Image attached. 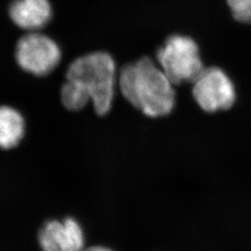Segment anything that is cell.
I'll use <instances>...</instances> for the list:
<instances>
[{"mask_svg":"<svg viewBox=\"0 0 251 251\" xmlns=\"http://www.w3.org/2000/svg\"><path fill=\"white\" fill-rule=\"evenodd\" d=\"M117 84L125 99L147 117L168 116L175 106L173 83L149 57L125 65Z\"/></svg>","mask_w":251,"mask_h":251,"instance_id":"1","label":"cell"},{"mask_svg":"<svg viewBox=\"0 0 251 251\" xmlns=\"http://www.w3.org/2000/svg\"><path fill=\"white\" fill-rule=\"evenodd\" d=\"M66 80L75 83L88 94L99 116L110 112L118 83L116 63L110 54L97 51L78 57L68 66Z\"/></svg>","mask_w":251,"mask_h":251,"instance_id":"2","label":"cell"},{"mask_svg":"<svg viewBox=\"0 0 251 251\" xmlns=\"http://www.w3.org/2000/svg\"><path fill=\"white\" fill-rule=\"evenodd\" d=\"M157 64L173 85L193 83L205 69L197 42L190 36H169L156 52Z\"/></svg>","mask_w":251,"mask_h":251,"instance_id":"3","label":"cell"},{"mask_svg":"<svg viewBox=\"0 0 251 251\" xmlns=\"http://www.w3.org/2000/svg\"><path fill=\"white\" fill-rule=\"evenodd\" d=\"M15 60L25 72L41 77L57 68L62 60V50L51 37L40 32H29L16 44Z\"/></svg>","mask_w":251,"mask_h":251,"instance_id":"4","label":"cell"},{"mask_svg":"<svg viewBox=\"0 0 251 251\" xmlns=\"http://www.w3.org/2000/svg\"><path fill=\"white\" fill-rule=\"evenodd\" d=\"M193 96L203 111L215 113L232 107L236 92L233 81L224 70L208 67L193 82Z\"/></svg>","mask_w":251,"mask_h":251,"instance_id":"5","label":"cell"},{"mask_svg":"<svg viewBox=\"0 0 251 251\" xmlns=\"http://www.w3.org/2000/svg\"><path fill=\"white\" fill-rule=\"evenodd\" d=\"M37 240L42 251H84L85 235L73 218L48 221L41 226Z\"/></svg>","mask_w":251,"mask_h":251,"instance_id":"6","label":"cell"},{"mask_svg":"<svg viewBox=\"0 0 251 251\" xmlns=\"http://www.w3.org/2000/svg\"><path fill=\"white\" fill-rule=\"evenodd\" d=\"M9 17L16 26L29 32H39L52 18L50 0H13L8 9Z\"/></svg>","mask_w":251,"mask_h":251,"instance_id":"7","label":"cell"},{"mask_svg":"<svg viewBox=\"0 0 251 251\" xmlns=\"http://www.w3.org/2000/svg\"><path fill=\"white\" fill-rule=\"evenodd\" d=\"M26 122L16 108L0 105V149L11 150L18 146L25 138Z\"/></svg>","mask_w":251,"mask_h":251,"instance_id":"8","label":"cell"},{"mask_svg":"<svg viewBox=\"0 0 251 251\" xmlns=\"http://www.w3.org/2000/svg\"><path fill=\"white\" fill-rule=\"evenodd\" d=\"M61 100L67 110L78 112L89 104L90 99L78 85L66 80L61 89Z\"/></svg>","mask_w":251,"mask_h":251,"instance_id":"9","label":"cell"},{"mask_svg":"<svg viewBox=\"0 0 251 251\" xmlns=\"http://www.w3.org/2000/svg\"><path fill=\"white\" fill-rule=\"evenodd\" d=\"M234 20L251 24V0H226Z\"/></svg>","mask_w":251,"mask_h":251,"instance_id":"10","label":"cell"},{"mask_svg":"<svg viewBox=\"0 0 251 251\" xmlns=\"http://www.w3.org/2000/svg\"><path fill=\"white\" fill-rule=\"evenodd\" d=\"M84 251H113L111 250H109L107 248H104V247H93V248H90L89 250Z\"/></svg>","mask_w":251,"mask_h":251,"instance_id":"11","label":"cell"}]
</instances>
